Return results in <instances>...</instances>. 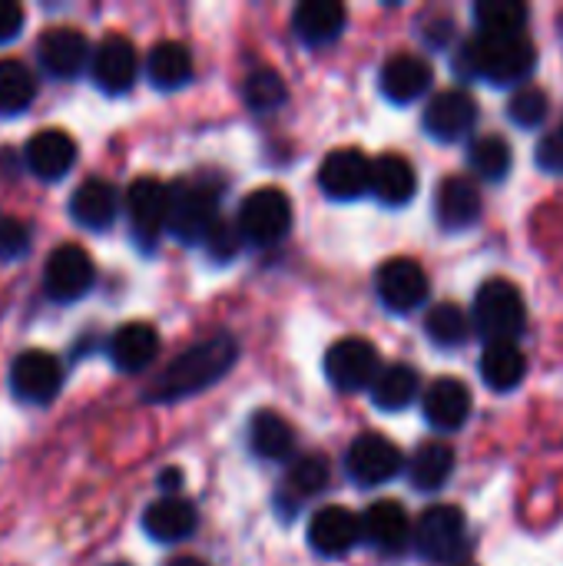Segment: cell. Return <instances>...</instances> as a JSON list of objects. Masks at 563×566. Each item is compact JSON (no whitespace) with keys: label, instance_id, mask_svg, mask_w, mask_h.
<instances>
[{"label":"cell","instance_id":"15","mask_svg":"<svg viewBox=\"0 0 563 566\" xmlns=\"http://www.w3.org/2000/svg\"><path fill=\"white\" fill-rule=\"evenodd\" d=\"M93 83L103 90V93H110V96H119V93H126L129 86H133V80H136V70H139V63H136V46L126 40V36H119V33H110V36H103L100 43H96V50H93Z\"/></svg>","mask_w":563,"mask_h":566},{"label":"cell","instance_id":"17","mask_svg":"<svg viewBox=\"0 0 563 566\" xmlns=\"http://www.w3.org/2000/svg\"><path fill=\"white\" fill-rule=\"evenodd\" d=\"M475 123H478V106H475L471 93H465V90H445L425 109V129L438 143L461 139L465 133L475 129Z\"/></svg>","mask_w":563,"mask_h":566},{"label":"cell","instance_id":"5","mask_svg":"<svg viewBox=\"0 0 563 566\" xmlns=\"http://www.w3.org/2000/svg\"><path fill=\"white\" fill-rule=\"evenodd\" d=\"M219 202L216 192L199 182H176L169 186V222L166 232H173L179 242H206V235L219 222Z\"/></svg>","mask_w":563,"mask_h":566},{"label":"cell","instance_id":"35","mask_svg":"<svg viewBox=\"0 0 563 566\" xmlns=\"http://www.w3.org/2000/svg\"><path fill=\"white\" fill-rule=\"evenodd\" d=\"M468 163H471V169L481 176V179H488V182H501L508 172H511V163H514V156H511V146L501 139V136H478L475 143H471V149H468Z\"/></svg>","mask_w":563,"mask_h":566},{"label":"cell","instance_id":"4","mask_svg":"<svg viewBox=\"0 0 563 566\" xmlns=\"http://www.w3.org/2000/svg\"><path fill=\"white\" fill-rule=\"evenodd\" d=\"M236 226H239L246 242L272 245V242L285 239V232L292 229V199L275 186L252 189L239 206V222Z\"/></svg>","mask_w":563,"mask_h":566},{"label":"cell","instance_id":"36","mask_svg":"<svg viewBox=\"0 0 563 566\" xmlns=\"http://www.w3.org/2000/svg\"><path fill=\"white\" fill-rule=\"evenodd\" d=\"M425 332H428V338H431L435 345H441V348H458V345H465L468 335H471V318H468L455 302H441V305H435V308L428 312Z\"/></svg>","mask_w":563,"mask_h":566},{"label":"cell","instance_id":"39","mask_svg":"<svg viewBox=\"0 0 563 566\" xmlns=\"http://www.w3.org/2000/svg\"><path fill=\"white\" fill-rule=\"evenodd\" d=\"M325 484H329V464L322 458H302L289 471V491L295 494V501H305L325 491Z\"/></svg>","mask_w":563,"mask_h":566},{"label":"cell","instance_id":"32","mask_svg":"<svg viewBox=\"0 0 563 566\" xmlns=\"http://www.w3.org/2000/svg\"><path fill=\"white\" fill-rule=\"evenodd\" d=\"M249 444H252L256 458H262V461H282V458H289L295 438H292V428L285 424L282 415L259 411V415H252V424H249Z\"/></svg>","mask_w":563,"mask_h":566},{"label":"cell","instance_id":"18","mask_svg":"<svg viewBox=\"0 0 563 566\" xmlns=\"http://www.w3.org/2000/svg\"><path fill=\"white\" fill-rule=\"evenodd\" d=\"M23 163H27V169L37 179L56 182V179H63L73 169V163H76V143L63 129H40V133L30 136V143L23 149Z\"/></svg>","mask_w":563,"mask_h":566},{"label":"cell","instance_id":"9","mask_svg":"<svg viewBox=\"0 0 563 566\" xmlns=\"http://www.w3.org/2000/svg\"><path fill=\"white\" fill-rule=\"evenodd\" d=\"M63 388V365L40 348L20 352L10 365V391L27 405H46Z\"/></svg>","mask_w":563,"mask_h":566},{"label":"cell","instance_id":"44","mask_svg":"<svg viewBox=\"0 0 563 566\" xmlns=\"http://www.w3.org/2000/svg\"><path fill=\"white\" fill-rule=\"evenodd\" d=\"M179 484H183V471L169 468V471H163V474H159V488H166V491H176Z\"/></svg>","mask_w":563,"mask_h":566},{"label":"cell","instance_id":"27","mask_svg":"<svg viewBox=\"0 0 563 566\" xmlns=\"http://www.w3.org/2000/svg\"><path fill=\"white\" fill-rule=\"evenodd\" d=\"M372 192L382 206H408L418 192V172L405 156H382L372 169Z\"/></svg>","mask_w":563,"mask_h":566},{"label":"cell","instance_id":"13","mask_svg":"<svg viewBox=\"0 0 563 566\" xmlns=\"http://www.w3.org/2000/svg\"><path fill=\"white\" fill-rule=\"evenodd\" d=\"M345 468H348V478L355 484L378 488V484H388L392 478H398L402 451L382 434H362L352 441V448L345 454Z\"/></svg>","mask_w":563,"mask_h":566},{"label":"cell","instance_id":"1","mask_svg":"<svg viewBox=\"0 0 563 566\" xmlns=\"http://www.w3.org/2000/svg\"><path fill=\"white\" fill-rule=\"evenodd\" d=\"M239 358V345L229 335H216L206 338L199 345H192L189 352H183L179 358H173L166 365V371L146 388L149 401H179V398H192L206 388H212L219 378H226V371L236 365Z\"/></svg>","mask_w":563,"mask_h":566},{"label":"cell","instance_id":"46","mask_svg":"<svg viewBox=\"0 0 563 566\" xmlns=\"http://www.w3.org/2000/svg\"><path fill=\"white\" fill-rule=\"evenodd\" d=\"M116 566H123V564H116Z\"/></svg>","mask_w":563,"mask_h":566},{"label":"cell","instance_id":"2","mask_svg":"<svg viewBox=\"0 0 563 566\" xmlns=\"http://www.w3.org/2000/svg\"><path fill=\"white\" fill-rule=\"evenodd\" d=\"M534 66H538V50L524 33L521 36H481L478 33L458 53V70L465 76H478L498 86L531 76Z\"/></svg>","mask_w":563,"mask_h":566},{"label":"cell","instance_id":"40","mask_svg":"<svg viewBox=\"0 0 563 566\" xmlns=\"http://www.w3.org/2000/svg\"><path fill=\"white\" fill-rule=\"evenodd\" d=\"M206 252L216 259V262H229L236 252H239V245H242V232H239V226H229V222H216V229L206 235Z\"/></svg>","mask_w":563,"mask_h":566},{"label":"cell","instance_id":"20","mask_svg":"<svg viewBox=\"0 0 563 566\" xmlns=\"http://www.w3.org/2000/svg\"><path fill=\"white\" fill-rule=\"evenodd\" d=\"M119 212V196L106 179H86L73 189L70 196V216L76 226L90 232H103L116 222Z\"/></svg>","mask_w":563,"mask_h":566},{"label":"cell","instance_id":"42","mask_svg":"<svg viewBox=\"0 0 563 566\" xmlns=\"http://www.w3.org/2000/svg\"><path fill=\"white\" fill-rule=\"evenodd\" d=\"M538 166L544 172H554V176H563V126L541 136L538 143Z\"/></svg>","mask_w":563,"mask_h":566},{"label":"cell","instance_id":"24","mask_svg":"<svg viewBox=\"0 0 563 566\" xmlns=\"http://www.w3.org/2000/svg\"><path fill=\"white\" fill-rule=\"evenodd\" d=\"M362 534L382 554H398V551H405V544L415 531L398 501H375L362 517Z\"/></svg>","mask_w":563,"mask_h":566},{"label":"cell","instance_id":"29","mask_svg":"<svg viewBox=\"0 0 563 566\" xmlns=\"http://www.w3.org/2000/svg\"><path fill=\"white\" fill-rule=\"evenodd\" d=\"M146 73L156 90H179L192 76V53L176 40H163L149 50Z\"/></svg>","mask_w":563,"mask_h":566},{"label":"cell","instance_id":"19","mask_svg":"<svg viewBox=\"0 0 563 566\" xmlns=\"http://www.w3.org/2000/svg\"><path fill=\"white\" fill-rule=\"evenodd\" d=\"M435 73H431V63L418 53H395L385 66H382V93L405 106V103H415L428 93Z\"/></svg>","mask_w":563,"mask_h":566},{"label":"cell","instance_id":"34","mask_svg":"<svg viewBox=\"0 0 563 566\" xmlns=\"http://www.w3.org/2000/svg\"><path fill=\"white\" fill-rule=\"evenodd\" d=\"M37 96V80L20 60H0V116L23 113Z\"/></svg>","mask_w":563,"mask_h":566},{"label":"cell","instance_id":"38","mask_svg":"<svg viewBox=\"0 0 563 566\" xmlns=\"http://www.w3.org/2000/svg\"><path fill=\"white\" fill-rule=\"evenodd\" d=\"M548 109H551V99H548V93H544L541 86H521V90L511 96V103H508L511 119H514L518 126H528V129L541 126V123L548 119Z\"/></svg>","mask_w":563,"mask_h":566},{"label":"cell","instance_id":"26","mask_svg":"<svg viewBox=\"0 0 563 566\" xmlns=\"http://www.w3.org/2000/svg\"><path fill=\"white\" fill-rule=\"evenodd\" d=\"M345 7L335 0H305L299 3L295 17H292V30L302 43L309 46H322L342 36L345 30Z\"/></svg>","mask_w":563,"mask_h":566},{"label":"cell","instance_id":"45","mask_svg":"<svg viewBox=\"0 0 563 566\" xmlns=\"http://www.w3.org/2000/svg\"><path fill=\"white\" fill-rule=\"evenodd\" d=\"M169 566H206L202 560H196V557H176Z\"/></svg>","mask_w":563,"mask_h":566},{"label":"cell","instance_id":"7","mask_svg":"<svg viewBox=\"0 0 563 566\" xmlns=\"http://www.w3.org/2000/svg\"><path fill=\"white\" fill-rule=\"evenodd\" d=\"M96 269L86 249L80 245H56L43 265V292L53 302H76L93 289Z\"/></svg>","mask_w":563,"mask_h":566},{"label":"cell","instance_id":"21","mask_svg":"<svg viewBox=\"0 0 563 566\" xmlns=\"http://www.w3.org/2000/svg\"><path fill=\"white\" fill-rule=\"evenodd\" d=\"M435 209H438V222L448 232H461V229H471L481 219L484 202H481V192H478V186L471 179L451 176V179L441 182Z\"/></svg>","mask_w":563,"mask_h":566},{"label":"cell","instance_id":"30","mask_svg":"<svg viewBox=\"0 0 563 566\" xmlns=\"http://www.w3.org/2000/svg\"><path fill=\"white\" fill-rule=\"evenodd\" d=\"M418 388L421 381L411 365H388L372 385V401L382 411H402L418 398Z\"/></svg>","mask_w":563,"mask_h":566},{"label":"cell","instance_id":"28","mask_svg":"<svg viewBox=\"0 0 563 566\" xmlns=\"http://www.w3.org/2000/svg\"><path fill=\"white\" fill-rule=\"evenodd\" d=\"M528 375V358L514 342H488L481 355V378L491 391H514Z\"/></svg>","mask_w":563,"mask_h":566},{"label":"cell","instance_id":"11","mask_svg":"<svg viewBox=\"0 0 563 566\" xmlns=\"http://www.w3.org/2000/svg\"><path fill=\"white\" fill-rule=\"evenodd\" d=\"M372 169L375 163L362 149H335L322 159L319 186L335 202H352L372 192Z\"/></svg>","mask_w":563,"mask_h":566},{"label":"cell","instance_id":"22","mask_svg":"<svg viewBox=\"0 0 563 566\" xmlns=\"http://www.w3.org/2000/svg\"><path fill=\"white\" fill-rule=\"evenodd\" d=\"M425 418L438 431H458L471 418V391L458 378H438L425 395Z\"/></svg>","mask_w":563,"mask_h":566},{"label":"cell","instance_id":"43","mask_svg":"<svg viewBox=\"0 0 563 566\" xmlns=\"http://www.w3.org/2000/svg\"><path fill=\"white\" fill-rule=\"evenodd\" d=\"M23 30V7L17 0H0V43H10Z\"/></svg>","mask_w":563,"mask_h":566},{"label":"cell","instance_id":"37","mask_svg":"<svg viewBox=\"0 0 563 566\" xmlns=\"http://www.w3.org/2000/svg\"><path fill=\"white\" fill-rule=\"evenodd\" d=\"M242 96L252 113H272L285 103V83L275 70H252L242 86Z\"/></svg>","mask_w":563,"mask_h":566},{"label":"cell","instance_id":"3","mask_svg":"<svg viewBox=\"0 0 563 566\" xmlns=\"http://www.w3.org/2000/svg\"><path fill=\"white\" fill-rule=\"evenodd\" d=\"M475 325L488 342H514L528 325V305L508 279H488L475 295Z\"/></svg>","mask_w":563,"mask_h":566},{"label":"cell","instance_id":"31","mask_svg":"<svg viewBox=\"0 0 563 566\" xmlns=\"http://www.w3.org/2000/svg\"><path fill=\"white\" fill-rule=\"evenodd\" d=\"M455 471V451L448 444H438V441H428L421 444L411 461H408V478L418 491H438L448 484Z\"/></svg>","mask_w":563,"mask_h":566},{"label":"cell","instance_id":"12","mask_svg":"<svg viewBox=\"0 0 563 566\" xmlns=\"http://www.w3.org/2000/svg\"><path fill=\"white\" fill-rule=\"evenodd\" d=\"M378 298L388 312H415L428 298V275L415 259H388L375 275Z\"/></svg>","mask_w":563,"mask_h":566},{"label":"cell","instance_id":"25","mask_svg":"<svg viewBox=\"0 0 563 566\" xmlns=\"http://www.w3.org/2000/svg\"><path fill=\"white\" fill-rule=\"evenodd\" d=\"M156 352H159V335L146 322H129V325L116 328L113 338H110V358L126 375H136V371L149 368Z\"/></svg>","mask_w":563,"mask_h":566},{"label":"cell","instance_id":"23","mask_svg":"<svg viewBox=\"0 0 563 566\" xmlns=\"http://www.w3.org/2000/svg\"><path fill=\"white\" fill-rule=\"evenodd\" d=\"M199 524V514L183 497H163L143 511V531L156 544H179L186 541Z\"/></svg>","mask_w":563,"mask_h":566},{"label":"cell","instance_id":"33","mask_svg":"<svg viewBox=\"0 0 563 566\" xmlns=\"http://www.w3.org/2000/svg\"><path fill=\"white\" fill-rule=\"evenodd\" d=\"M481 36H521L528 23V7L518 0H481L475 7Z\"/></svg>","mask_w":563,"mask_h":566},{"label":"cell","instance_id":"10","mask_svg":"<svg viewBox=\"0 0 563 566\" xmlns=\"http://www.w3.org/2000/svg\"><path fill=\"white\" fill-rule=\"evenodd\" d=\"M126 216L139 245H153L169 222V186L153 176L133 179L126 189Z\"/></svg>","mask_w":563,"mask_h":566},{"label":"cell","instance_id":"16","mask_svg":"<svg viewBox=\"0 0 563 566\" xmlns=\"http://www.w3.org/2000/svg\"><path fill=\"white\" fill-rule=\"evenodd\" d=\"M362 541V517L345 507H322L309 524V547L322 557H345Z\"/></svg>","mask_w":563,"mask_h":566},{"label":"cell","instance_id":"8","mask_svg":"<svg viewBox=\"0 0 563 566\" xmlns=\"http://www.w3.org/2000/svg\"><path fill=\"white\" fill-rule=\"evenodd\" d=\"M325 375L338 391H365L382 375L378 352L365 338H342L325 355Z\"/></svg>","mask_w":563,"mask_h":566},{"label":"cell","instance_id":"6","mask_svg":"<svg viewBox=\"0 0 563 566\" xmlns=\"http://www.w3.org/2000/svg\"><path fill=\"white\" fill-rule=\"evenodd\" d=\"M415 547L431 564H451L468 547V521L458 507L441 504L421 514L415 527Z\"/></svg>","mask_w":563,"mask_h":566},{"label":"cell","instance_id":"41","mask_svg":"<svg viewBox=\"0 0 563 566\" xmlns=\"http://www.w3.org/2000/svg\"><path fill=\"white\" fill-rule=\"evenodd\" d=\"M27 249H30V229H27V222H20L13 216H0V259L27 255Z\"/></svg>","mask_w":563,"mask_h":566},{"label":"cell","instance_id":"14","mask_svg":"<svg viewBox=\"0 0 563 566\" xmlns=\"http://www.w3.org/2000/svg\"><path fill=\"white\" fill-rule=\"evenodd\" d=\"M37 60L50 76L70 80L83 73L86 63H93V50L76 27H50L37 43Z\"/></svg>","mask_w":563,"mask_h":566}]
</instances>
